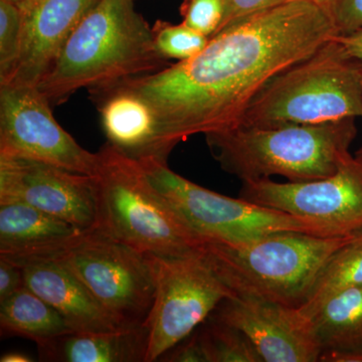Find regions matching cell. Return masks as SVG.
Masks as SVG:
<instances>
[{
    "instance_id": "7c38bea8",
    "label": "cell",
    "mask_w": 362,
    "mask_h": 362,
    "mask_svg": "<svg viewBox=\"0 0 362 362\" xmlns=\"http://www.w3.org/2000/svg\"><path fill=\"white\" fill-rule=\"evenodd\" d=\"M21 202L90 230L96 228L94 176L0 154V204Z\"/></svg>"
},
{
    "instance_id": "83f0119b",
    "label": "cell",
    "mask_w": 362,
    "mask_h": 362,
    "mask_svg": "<svg viewBox=\"0 0 362 362\" xmlns=\"http://www.w3.org/2000/svg\"><path fill=\"white\" fill-rule=\"evenodd\" d=\"M331 11L339 33L362 28V0H335Z\"/></svg>"
},
{
    "instance_id": "1f68e13d",
    "label": "cell",
    "mask_w": 362,
    "mask_h": 362,
    "mask_svg": "<svg viewBox=\"0 0 362 362\" xmlns=\"http://www.w3.org/2000/svg\"><path fill=\"white\" fill-rule=\"evenodd\" d=\"M318 1L322 2V4H326L330 7L332 6V4H334L335 0H318Z\"/></svg>"
},
{
    "instance_id": "d4e9b609",
    "label": "cell",
    "mask_w": 362,
    "mask_h": 362,
    "mask_svg": "<svg viewBox=\"0 0 362 362\" xmlns=\"http://www.w3.org/2000/svg\"><path fill=\"white\" fill-rule=\"evenodd\" d=\"M180 11L183 25L211 37L225 16L226 0H182Z\"/></svg>"
},
{
    "instance_id": "ac0fdd59",
    "label": "cell",
    "mask_w": 362,
    "mask_h": 362,
    "mask_svg": "<svg viewBox=\"0 0 362 362\" xmlns=\"http://www.w3.org/2000/svg\"><path fill=\"white\" fill-rule=\"evenodd\" d=\"M146 326L109 332H71L37 346L40 361L146 362Z\"/></svg>"
},
{
    "instance_id": "603a6c76",
    "label": "cell",
    "mask_w": 362,
    "mask_h": 362,
    "mask_svg": "<svg viewBox=\"0 0 362 362\" xmlns=\"http://www.w3.org/2000/svg\"><path fill=\"white\" fill-rule=\"evenodd\" d=\"M157 51L165 59L180 61L194 58L206 47L209 37L183 25L157 21L152 26Z\"/></svg>"
},
{
    "instance_id": "30bf717a",
    "label": "cell",
    "mask_w": 362,
    "mask_h": 362,
    "mask_svg": "<svg viewBox=\"0 0 362 362\" xmlns=\"http://www.w3.org/2000/svg\"><path fill=\"white\" fill-rule=\"evenodd\" d=\"M52 107L35 86H0V154L96 175L99 153L83 148L54 119Z\"/></svg>"
},
{
    "instance_id": "6da1fadb",
    "label": "cell",
    "mask_w": 362,
    "mask_h": 362,
    "mask_svg": "<svg viewBox=\"0 0 362 362\" xmlns=\"http://www.w3.org/2000/svg\"><path fill=\"white\" fill-rule=\"evenodd\" d=\"M339 33L329 6L289 0L209 37L194 58L118 83L143 98L158 120L157 160L178 143L239 125L254 98L279 74Z\"/></svg>"
},
{
    "instance_id": "4316f807",
    "label": "cell",
    "mask_w": 362,
    "mask_h": 362,
    "mask_svg": "<svg viewBox=\"0 0 362 362\" xmlns=\"http://www.w3.org/2000/svg\"><path fill=\"white\" fill-rule=\"evenodd\" d=\"M287 1L289 0H226L225 16L218 32L247 16Z\"/></svg>"
},
{
    "instance_id": "ffe728a7",
    "label": "cell",
    "mask_w": 362,
    "mask_h": 362,
    "mask_svg": "<svg viewBox=\"0 0 362 362\" xmlns=\"http://www.w3.org/2000/svg\"><path fill=\"white\" fill-rule=\"evenodd\" d=\"M0 329L2 335L28 338L37 346L71 332L61 314L26 286L0 302Z\"/></svg>"
},
{
    "instance_id": "f1b7e54d",
    "label": "cell",
    "mask_w": 362,
    "mask_h": 362,
    "mask_svg": "<svg viewBox=\"0 0 362 362\" xmlns=\"http://www.w3.org/2000/svg\"><path fill=\"white\" fill-rule=\"evenodd\" d=\"M25 286L23 268L8 259L0 258V302L4 301Z\"/></svg>"
},
{
    "instance_id": "d6a6232c",
    "label": "cell",
    "mask_w": 362,
    "mask_h": 362,
    "mask_svg": "<svg viewBox=\"0 0 362 362\" xmlns=\"http://www.w3.org/2000/svg\"><path fill=\"white\" fill-rule=\"evenodd\" d=\"M356 156L359 161L362 162V146L361 147V148L357 150L356 156Z\"/></svg>"
},
{
    "instance_id": "5bb4252c",
    "label": "cell",
    "mask_w": 362,
    "mask_h": 362,
    "mask_svg": "<svg viewBox=\"0 0 362 362\" xmlns=\"http://www.w3.org/2000/svg\"><path fill=\"white\" fill-rule=\"evenodd\" d=\"M98 0H25L18 63L2 85L37 86L86 13Z\"/></svg>"
},
{
    "instance_id": "836d02e7",
    "label": "cell",
    "mask_w": 362,
    "mask_h": 362,
    "mask_svg": "<svg viewBox=\"0 0 362 362\" xmlns=\"http://www.w3.org/2000/svg\"><path fill=\"white\" fill-rule=\"evenodd\" d=\"M7 1L14 2V4H21V2L25 1V0H7Z\"/></svg>"
},
{
    "instance_id": "44dd1931",
    "label": "cell",
    "mask_w": 362,
    "mask_h": 362,
    "mask_svg": "<svg viewBox=\"0 0 362 362\" xmlns=\"http://www.w3.org/2000/svg\"><path fill=\"white\" fill-rule=\"evenodd\" d=\"M362 285V230L337 250L319 273L299 311L310 319L337 293Z\"/></svg>"
},
{
    "instance_id": "484cf974",
    "label": "cell",
    "mask_w": 362,
    "mask_h": 362,
    "mask_svg": "<svg viewBox=\"0 0 362 362\" xmlns=\"http://www.w3.org/2000/svg\"><path fill=\"white\" fill-rule=\"evenodd\" d=\"M159 361L169 362H209L201 334L195 330L192 334L168 350Z\"/></svg>"
},
{
    "instance_id": "ba28073f",
    "label": "cell",
    "mask_w": 362,
    "mask_h": 362,
    "mask_svg": "<svg viewBox=\"0 0 362 362\" xmlns=\"http://www.w3.org/2000/svg\"><path fill=\"white\" fill-rule=\"evenodd\" d=\"M154 284L147 318L146 362L159 361L235 296L214 270L204 250L185 256L144 255Z\"/></svg>"
},
{
    "instance_id": "2e32d148",
    "label": "cell",
    "mask_w": 362,
    "mask_h": 362,
    "mask_svg": "<svg viewBox=\"0 0 362 362\" xmlns=\"http://www.w3.org/2000/svg\"><path fill=\"white\" fill-rule=\"evenodd\" d=\"M23 270L26 287L51 304L71 332L121 330L87 287L58 259L35 262Z\"/></svg>"
},
{
    "instance_id": "cb8c5ba5",
    "label": "cell",
    "mask_w": 362,
    "mask_h": 362,
    "mask_svg": "<svg viewBox=\"0 0 362 362\" xmlns=\"http://www.w3.org/2000/svg\"><path fill=\"white\" fill-rule=\"evenodd\" d=\"M23 42V13L18 4L0 0V84L11 77Z\"/></svg>"
},
{
    "instance_id": "4fadbf2b",
    "label": "cell",
    "mask_w": 362,
    "mask_h": 362,
    "mask_svg": "<svg viewBox=\"0 0 362 362\" xmlns=\"http://www.w3.org/2000/svg\"><path fill=\"white\" fill-rule=\"evenodd\" d=\"M211 317L242 332L263 362L320 361L313 324L296 307L233 296L221 302Z\"/></svg>"
},
{
    "instance_id": "4dcf8cb0",
    "label": "cell",
    "mask_w": 362,
    "mask_h": 362,
    "mask_svg": "<svg viewBox=\"0 0 362 362\" xmlns=\"http://www.w3.org/2000/svg\"><path fill=\"white\" fill-rule=\"evenodd\" d=\"M1 362H32L33 359L23 352L11 351L4 354L0 358Z\"/></svg>"
},
{
    "instance_id": "f546056e",
    "label": "cell",
    "mask_w": 362,
    "mask_h": 362,
    "mask_svg": "<svg viewBox=\"0 0 362 362\" xmlns=\"http://www.w3.org/2000/svg\"><path fill=\"white\" fill-rule=\"evenodd\" d=\"M334 40L349 59L362 64V28L349 33H338Z\"/></svg>"
},
{
    "instance_id": "7a4b0ae2",
    "label": "cell",
    "mask_w": 362,
    "mask_h": 362,
    "mask_svg": "<svg viewBox=\"0 0 362 362\" xmlns=\"http://www.w3.org/2000/svg\"><path fill=\"white\" fill-rule=\"evenodd\" d=\"M168 66L134 0H98L35 87L57 106L83 88L108 87Z\"/></svg>"
},
{
    "instance_id": "e0dca14e",
    "label": "cell",
    "mask_w": 362,
    "mask_h": 362,
    "mask_svg": "<svg viewBox=\"0 0 362 362\" xmlns=\"http://www.w3.org/2000/svg\"><path fill=\"white\" fill-rule=\"evenodd\" d=\"M89 93L109 144L136 160L156 159L159 126L152 107L122 86H108Z\"/></svg>"
},
{
    "instance_id": "9a60e30c",
    "label": "cell",
    "mask_w": 362,
    "mask_h": 362,
    "mask_svg": "<svg viewBox=\"0 0 362 362\" xmlns=\"http://www.w3.org/2000/svg\"><path fill=\"white\" fill-rule=\"evenodd\" d=\"M86 230L21 204H0V258L25 267L56 257Z\"/></svg>"
},
{
    "instance_id": "277c9868",
    "label": "cell",
    "mask_w": 362,
    "mask_h": 362,
    "mask_svg": "<svg viewBox=\"0 0 362 362\" xmlns=\"http://www.w3.org/2000/svg\"><path fill=\"white\" fill-rule=\"evenodd\" d=\"M358 233L337 237L276 233L238 244L206 240L202 250L235 296L298 308L331 256Z\"/></svg>"
},
{
    "instance_id": "52a82bcc",
    "label": "cell",
    "mask_w": 362,
    "mask_h": 362,
    "mask_svg": "<svg viewBox=\"0 0 362 362\" xmlns=\"http://www.w3.org/2000/svg\"><path fill=\"white\" fill-rule=\"evenodd\" d=\"M148 180L204 242L238 244L271 233L297 232L337 237L330 226L280 209L216 194L182 177L168 162L137 160Z\"/></svg>"
},
{
    "instance_id": "d6986e66",
    "label": "cell",
    "mask_w": 362,
    "mask_h": 362,
    "mask_svg": "<svg viewBox=\"0 0 362 362\" xmlns=\"http://www.w3.org/2000/svg\"><path fill=\"white\" fill-rule=\"evenodd\" d=\"M320 361L362 362V285L330 297L311 318Z\"/></svg>"
},
{
    "instance_id": "7402d4cb",
    "label": "cell",
    "mask_w": 362,
    "mask_h": 362,
    "mask_svg": "<svg viewBox=\"0 0 362 362\" xmlns=\"http://www.w3.org/2000/svg\"><path fill=\"white\" fill-rule=\"evenodd\" d=\"M209 362H263L242 332L211 318L201 331Z\"/></svg>"
},
{
    "instance_id": "3957f363",
    "label": "cell",
    "mask_w": 362,
    "mask_h": 362,
    "mask_svg": "<svg viewBox=\"0 0 362 362\" xmlns=\"http://www.w3.org/2000/svg\"><path fill=\"white\" fill-rule=\"evenodd\" d=\"M204 136L221 168L243 182L275 175L302 182L337 173L351 156L356 126V119L316 125H239Z\"/></svg>"
},
{
    "instance_id": "8992f818",
    "label": "cell",
    "mask_w": 362,
    "mask_h": 362,
    "mask_svg": "<svg viewBox=\"0 0 362 362\" xmlns=\"http://www.w3.org/2000/svg\"><path fill=\"white\" fill-rule=\"evenodd\" d=\"M362 117V64L334 39L272 78L239 125H316ZM238 125V126H239Z\"/></svg>"
},
{
    "instance_id": "5b68a950",
    "label": "cell",
    "mask_w": 362,
    "mask_h": 362,
    "mask_svg": "<svg viewBox=\"0 0 362 362\" xmlns=\"http://www.w3.org/2000/svg\"><path fill=\"white\" fill-rule=\"evenodd\" d=\"M98 153L95 228L142 255L185 256L202 249L204 240L152 185L139 162L109 143Z\"/></svg>"
},
{
    "instance_id": "8fae6325",
    "label": "cell",
    "mask_w": 362,
    "mask_h": 362,
    "mask_svg": "<svg viewBox=\"0 0 362 362\" xmlns=\"http://www.w3.org/2000/svg\"><path fill=\"white\" fill-rule=\"evenodd\" d=\"M240 197L330 226L339 235L362 230V162L346 159L337 173L311 181H245Z\"/></svg>"
},
{
    "instance_id": "9c48e42d",
    "label": "cell",
    "mask_w": 362,
    "mask_h": 362,
    "mask_svg": "<svg viewBox=\"0 0 362 362\" xmlns=\"http://www.w3.org/2000/svg\"><path fill=\"white\" fill-rule=\"evenodd\" d=\"M52 259L87 287L121 329L145 325L154 284L144 255L92 228Z\"/></svg>"
}]
</instances>
